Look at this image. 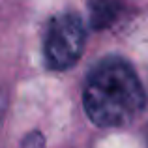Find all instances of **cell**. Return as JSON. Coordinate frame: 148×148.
<instances>
[{"mask_svg": "<svg viewBox=\"0 0 148 148\" xmlns=\"http://www.w3.org/2000/svg\"><path fill=\"white\" fill-rule=\"evenodd\" d=\"M88 118L99 127L133 122L145 109V88L135 69L122 58H105L92 68L83 90Z\"/></svg>", "mask_w": 148, "mask_h": 148, "instance_id": "6da1fadb", "label": "cell"}, {"mask_svg": "<svg viewBox=\"0 0 148 148\" xmlns=\"http://www.w3.org/2000/svg\"><path fill=\"white\" fill-rule=\"evenodd\" d=\"M86 30L77 13L54 15L47 23L43 36V54L51 69L64 71L77 64L84 51Z\"/></svg>", "mask_w": 148, "mask_h": 148, "instance_id": "7a4b0ae2", "label": "cell"}, {"mask_svg": "<svg viewBox=\"0 0 148 148\" xmlns=\"http://www.w3.org/2000/svg\"><path fill=\"white\" fill-rule=\"evenodd\" d=\"M90 25L92 28H105L118 17L120 6L118 4H90Z\"/></svg>", "mask_w": 148, "mask_h": 148, "instance_id": "3957f363", "label": "cell"}, {"mask_svg": "<svg viewBox=\"0 0 148 148\" xmlns=\"http://www.w3.org/2000/svg\"><path fill=\"white\" fill-rule=\"evenodd\" d=\"M23 148H45V139L41 133L34 131V133H28L23 143Z\"/></svg>", "mask_w": 148, "mask_h": 148, "instance_id": "277c9868", "label": "cell"}, {"mask_svg": "<svg viewBox=\"0 0 148 148\" xmlns=\"http://www.w3.org/2000/svg\"><path fill=\"white\" fill-rule=\"evenodd\" d=\"M0 112H2V99H0Z\"/></svg>", "mask_w": 148, "mask_h": 148, "instance_id": "5b68a950", "label": "cell"}]
</instances>
